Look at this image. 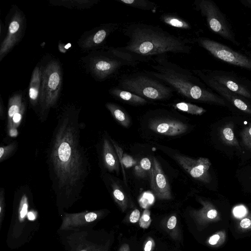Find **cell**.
<instances>
[{
  "label": "cell",
  "mask_w": 251,
  "mask_h": 251,
  "mask_svg": "<svg viewBox=\"0 0 251 251\" xmlns=\"http://www.w3.org/2000/svg\"><path fill=\"white\" fill-rule=\"evenodd\" d=\"M78 112L67 109L58 116L47 149L51 187L57 205L62 207L79 198L90 171L80 143Z\"/></svg>",
  "instance_id": "cell-1"
},
{
  "label": "cell",
  "mask_w": 251,
  "mask_h": 251,
  "mask_svg": "<svg viewBox=\"0 0 251 251\" xmlns=\"http://www.w3.org/2000/svg\"><path fill=\"white\" fill-rule=\"evenodd\" d=\"M129 41L118 49L135 57L140 62L148 61L152 56L167 52L189 54L190 42L176 36L159 26L144 23H134L124 30Z\"/></svg>",
  "instance_id": "cell-2"
},
{
  "label": "cell",
  "mask_w": 251,
  "mask_h": 251,
  "mask_svg": "<svg viewBox=\"0 0 251 251\" xmlns=\"http://www.w3.org/2000/svg\"><path fill=\"white\" fill-rule=\"evenodd\" d=\"M148 74L171 87L181 96L194 100L225 105V100L207 90L189 70L170 61L166 54L156 56Z\"/></svg>",
  "instance_id": "cell-3"
},
{
  "label": "cell",
  "mask_w": 251,
  "mask_h": 251,
  "mask_svg": "<svg viewBox=\"0 0 251 251\" xmlns=\"http://www.w3.org/2000/svg\"><path fill=\"white\" fill-rule=\"evenodd\" d=\"M119 85L121 89L129 91L144 99L162 100L170 99L174 90L148 74L138 72L122 77Z\"/></svg>",
  "instance_id": "cell-4"
},
{
  "label": "cell",
  "mask_w": 251,
  "mask_h": 251,
  "mask_svg": "<svg viewBox=\"0 0 251 251\" xmlns=\"http://www.w3.org/2000/svg\"><path fill=\"white\" fill-rule=\"evenodd\" d=\"M43 89L40 104V120L44 122L48 115L50 108L55 103L61 82L60 75L55 65H50L44 74Z\"/></svg>",
  "instance_id": "cell-5"
},
{
  "label": "cell",
  "mask_w": 251,
  "mask_h": 251,
  "mask_svg": "<svg viewBox=\"0 0 251 251\" xmlns=\"http://www.w3.org/2000/svg\"><path fill=\"white\" fill-rule=\"evenodd\" d=\"M194 4L195 8L205 17L207 25L211 30L227 40L234 43L236 42L224 16L212 1L197 0Z\"/></svg>",
  "instance_id": "cell-6"
},
{
  "label": "cell",
  "mask_w": 251,
  "mask_h": 251,
  "mask_svg": "<svg viewBox=\"0 0 251 251\" xmlns=\"http://www.w3.org/2000/svg\"><path fill=\"white\" fill-rule=\"evenodd\" d=\"M197 42L215 57L234 65L251 69L250 59L228 47L206 38H199Z\"/></svg>",
  "instance_id": "cell-7"
},
{
  "label": "cell",
  "mask_w": 251,
  "mask_h": 251,
  "mask_svg": "<svg viewBox=\"0 0 251 251\" xmlns=\"http://www.w3.org/2000/svg\"><path fill=\"white\" fill-rule=\"evenodd\" d=\"M174 157L192 177L205 183L210 182L209 170L211 164L209 159L200 157L196 159L181 154H175Z\"/></svg>",
  "instance_id": "cell-8"
},
{
  "label": "cell",
  "mask_w": 251,
  "mask_h": 251,
  "mask_svg": "<svg viewBox=\"0 0 251 251\" xmlns=\"http://www.w3.org/2000/svg\"><path fill=\"white\" fill-rule=\"evenodd\" d=\"M192 72L195 75L201 78L208 86L227 99L238 109L246 113L251 115V106L240 99L235 93L219 83L206 73L204 71L193 70Z\"/></svg>",
  "instance_id": "cell-9"
},
{
  "label": "cell",
  "mask_w": 251,
  "mask_h": 251,
  "mask_svg": "<svg viewBox=\"0 0 251 251\" xmlns=\"http://www.w3.org/2000/svg\"><path fill=\"white\" fill-rule=\"evenodd\" d=\"M150 177L151 187L156 197L164 200L172 198L170 186L166 176L160 163L154 157L152 159Z\"/></svg>",
  "instance_id": "cell-10"
},
{
  "label": "cell",
  "mask_w": 251,
  "mask_h": 251,
  "mask_svg": "<svg viewBox=\"0 0 251 251\" xmlns=\"http://www.w3.org/2000/svg\"><path fill=\"white\" fill-rule=\"evenodd\" d=\"M149 126L154 132L168 136L180 135L188 129V126L185 123L168 118L153 119L151 121Z\"/></svg>",
  "instance_id": "cell-11"
},
{
  "label": "cell",
  "mask_w": 251,
  "mask_h": 251,
  "mask_svg": "<svg viewBox=\"0 0 251 251\" xmlns=\"http://www.w3.org/2000/svg\"><path fill=\"white\" fill-rule=\"evenodd\" d=\"M101 213L100 211L65 213L60 229H68L86 225L96 221Z\"/></svg>",
  "instance_id": "cell-12"
},
{
  "label": "cell",
  "mask_w": 251,
  "mask_h": 251,
  "mask_svg": "<svg viewBox=\"0 0 251 251\" xmlns=\"http://www.w3.org/2000/svg\"><path fill=\"white\" fill-rule=\"evenodd\" d=\"M101 156L104 166L108 171L119 172V160L117 153L106 138L103 140Z\"/></svg>",
  "instance_id": "cell-13"
},
{
  "label": "cell",
  "mask_w": 251,
  "mask_h": 251,
  "mask_svg": "<svg viewBox=\"0 0 251 251\" xmlns=\"http://www.w3.org/2000/svg\"><path fill=\"white\" fill-rule=\"evenodd\" d=\"M208 75L219 83L224 85L228 90L236 94L247 98H251V94L248 89L243 85L237 83L232 79H230L225 76L212 75Z\"/></svg>",
  "instance_id": "cell-14"
},
{
  "label": "cell",
  "mask_w": 251,
  "mask_h": 251,
  "mask_svg": "<svg viewBox=\"0 0 251 251\" xmlns=\"http://www.w3.org/2000/svg\"><path fill=\"white\" fill-rule=\"evenodd\" d=\"M111 93L122 101L132 105H140L148 103V101L145 99L121 88L112 89Z\"/></svg>",
  "instance_id": "cell-15"
},
{
  "label": "cell",
  "mask_w": 251,
  "mask_h": 251,
  "mask_svg": "<svg viewBox=\"0 0 251 251\" xmlns=\"http://www.w3.org/2000/svg\"><path fill=\"white\" fill-rule=\"evenodd\" d=\"M160 20L172 27L184 30L191 28L190 24L178 15L172 13H165L161 15Z\"/></svg>",
  "instance_id": "cell-16"
},
{
  "label": "cell",
  "mask_w": 251,
  "mask_h": 251,
  "mask_svg": "<svg viewBox=\"0 0 251 251\" xmlns=\"http://www.w3.org/2000/svg\"><path fill=\"white\" fill-rule=\"evenodd\" d=\"M233 123H228L223 126L219 131L220 137L226 145L239 148L240 145L233 131Z\"/></svg>",
  "instance_id": "cell-17"
},
{
  "label": "cell",
  "mask_w": 251,
  "mask_h": 251,
  "mask_svg": "<svg viewBox=\"0 0 251 251\" xmlns=\"http://www.w3.org/2000/svg\"><path fill=\"white\" fill-rule=\"evenodd\" d=\"M106 106L114 118L120 125L125 127L129 126L130 122L129 117L121 107L113 103H107Z\"/></svg>",
  "instance_id": "cell-18"
},
{
  "label": "cell",
  "mask_w": 251,
  "mask_h": 251,
  "mask_svg": "<svg viewBox=\"0 0 251 251\" xmlns=\"http://www.w3.org/2000/svg\"><path fill=\"white\" fill-rule=\"evenodd\" d=\"M111 141L114 149H115L119 160L122 166L124 180L126 184V175L124 167L126 168L131 167L136 165L137 164V162L132 156L127 154L123 153V151L122 148L119 147L114 140L111 139Z\"/></svg>",
  "instance_id": "cell-19"
},
{
  "label": "cell",
  "mask_w": 251,
  "mask_h": 251,
  "mask_svg": "<svg viewBox=\"0 0 251 251\" xmlns=\"http://www.w3.org/2000/svg\"><path fill=\"white\" fill-rule=\"evenodd\" d=\"M111 193L115 201L118 204L123 211L127 208V201L126 197L118 183L111 180L110 183Z\"/></svg>",
  "instance_id": "cell-20"
},
{
  "label": "cell",
  "mask_w": 251,
  "mask_h": 251,
  "mask_svg": "<svg viewBox=\"0 0 251 251\" xmlns=\"http://www.w3.org/2000/svg\"><path fill=\"white\" fill-rule=\"evenodd\" d=\"M118 1L127 6L144 10H155L157 7L156 3L148 0H119Z\"/></svg>",
  "instance_id": "cell-21"
},
{
  "label": "cell",
  "mask_w": 251,
  "mask_h": 251,
  "mask_svg": "<svg viewBox=\"0 0 251 251\" xmlns=\"http://www.w3.org/2000/svg\"><path fill=\"white\" fill-rule=\"evenodd\" d=\"M173 106L176 109L192 115H200L206 112V110L201 107L184 101L173 104Z\"/></svg>",
  "instance_id": "cell-22"
},
{
  "label": "cell",
  "mask_w": 251,
  "mask_h": 251,
  "mask_svg": "<svg viewBox=\"0 0 251 251\" xmlns=\"http://www.w3.org/2000/svg\"><path fill=\"white\" fill-rule=\"evenodd\" d=\"M152 162L148 157L142 158L135 167V175L140 177H145L150 175Z\"/></svg>",
  "instance_id": "cell-23"
},
{
  "label": "cell",
  "mask_w": 251,
  "mask_h": 251,
  "mask_svg": "<svg viewBox=\"0 0 251 251\" xmlns=\"http://www.w3.org/2000/svg\"><path fill=\"white\" fill-rule=\"evenodd\" d=\"M23 105V104H21V100L19 98H16L10 100L7 113L6 129L10 127L13 116L21 110Z\"/></svg>",
  "instance_id": "cell-24"
},
{
  "label": "cell",
  "mask_w": 251,
  "mask_h": 251,
  "mask_svg": "<svg viewBox=\"0 0 251 251\" xmlns=\"http://www.w3.org/2000/svg\"><path fill=\"white\" fill-rule=\"evenodd\" d=\"M18 144L17 141H14L7 146L0 147V162H2L11 156L16 151Z\"/></svg>",
  "instance_id": "cell-25"
},
{
  "label": "cell",
  "mask_w": 251,
  "mask_h": 251,
  "mask_svg": "<svg viewBox=\"0 0 251 251\" xmlns=\"http://www.w3.org/2000/svg\"><path fill=\"white\" fill-rule=\"evenodd\" d=\"M36 72L33 75L32 81L30 83V87L29 91V96L32 103H36L39 94V79L38 75H37Z\"/></svg>",
  "instance_id": "cell-26"
},
{
  "label": "cell",
  "mask_w": 251,
  "mask_h": 251,
  "mask_svg": "<svg viewBox=\"0 0 251 251\" xmlns=\"http://www.w3.org/2000/svg\"><path fill=\"white\" fill-rule=\"evenodd\" d=\"M241 135L243 144L247 148L251 150V124L243 130Z\"/></svg>",
  "instance_id": "cell-27"
},
{
  "label": "cell",
  "mask_w": 251,
  "mask_h": 251,
  "mask_svg": "<svg viewBox=\"0 0 251 251\" xmlns=\"http://www.w3.org/2000/svg\"><path fill=\"white\" fill-rule=\"evenodd\" d=\"M24 112L25 107L23 105L21 110L13 116L11 121V126L9 128L11 127H14L18 128V127L20 126V124H21L22 119L23 118Z\"/></svg>",
  "instance_id": "cell-28"
},
{
  "label": "cell",
  "mask_w": 251,
  "mask_h": 251,
  "mask_svg": "<svg viewBox=\"0 0 251 251\" xmlns=\"http://www.w3.org/2000/svg\"><path fill=\"white\" fill-rule=\"evenodd\" d=\"M5 207V191L3 188H0V226L1 227L4 217Z\"/></svg>",
  "instance_id": "cell-29"
},
{
  "label": "cell",
  "mask_w": 251,
  "mask_h": 251,
  "mask_svg": "<svg viewBox=\"0 0 251 251\" xmlns=\"http://www.w3.org/2000/svg\"><path fill=\"white\" fill-rule=\"evenodd\" d=\"M107 35V31L104 29H101L98 31L95 34L93 41L97 44L102 43Z\"/></svg>",
  "instance_id": "cell-30"
},
{
  "label": "cell",
  "mask_w": 251,
  "mask_h": 251,
  "mask_svg": "<svg viewBox=\"0 0 251 251\" xmlns=\"http://www.w3.org/2000/svg\"><path fill=\"white\" fill-rule=\"evenodd\" d=\"M151 222L150 211L148 210H145L140 220V225L143 228H147L150 225Z\"/></svg>",
  "instance_id": "cell-31"
},
{
  "label": "cell",
  "mask_w": 251,
  "mask_h": 251,
  "mask_svg": "<svg viewBox=\"0 0 251 251\" xmlns=\"http://www.w3.org/2000/svg\"><path fill=\"white\" fill-rule=\"evenodd\" d=\"M224 236H225V235H224L223 232H218L213 235L209 238L208 243L211 245L218 244L221 243L222 241H223Z\"/></svg>",
  "instance_id": "cell-32"
},
{
  "label": "cell",
  "mask_w": 251,
  "mask_h": 251,
  "mask_svg": "<svg viewBox=\"0 0 251 251\" xmlns=\"http://www.w3.org/2000/svg\"><path fill=\"white\" fill-rule=\"evenodd\" d=\"M78 251H108L107 248L95 245H86L81 248Z\"/></svg>",
  "instance_id": "cell-33"
},
{
  "label": "cell",
  "mask_w": 251,
  "mask_h": 251,
  "mask_svg": "<svg viewBox=\"0 0 251 251\" xmlns=\"http://www.w3.org/2000/svg\"><path fill=\"white\" fill-rule=\"evenodd\" d=\"M240 228L244 231L251 229V213L239 223Z\"/></svg>",
  "instance_id": "cell-34"
},
{
  "label": "cell",
  "mask_w": 251,
  "mask_h": 251,
  "mask_svg": "<svg viewBox=\"0 0 251 251\" xmlns=\"http://www.w3.org/2000/svg\"><path fill=\"white\" fill-rule=\"evenodd\" d=\"M140 211L137 209H134L130 214L129 216V221L132 224L137 223L140 219Z\"/></svg>",
  "instance_id": "cell-35"
},
{
  "label": "cell",
  "mask_w": 251,
  "mask_h": 251,
  "mask_svg": "<svg viewBox=\"0 0 251 251\" xmlns=\"http://www.w3.org/2000/svg\"><path fill=\"white\" fill-rule=\"evenodd\" d=\"M154 246L155 243L153 240L150 238L146 241L145 244L144 251H152Z\"/></svg>",
  "instance_id": "cell-36"
},
{
  "label": "cell",
  "mask_w": 251,
  "mask_h": 251,
  "mask_svg": "<svg viewBox=\"0 0 251 251\" xmlns=\"http://www.w3.org/2000/svg\"><path fill=\"white\" fill-rule=\"evenodd\" d=\"M234 214L236 217H242L246 213V209L243 206L236 207L233 210Z\"/></svg>",
  "instance_id": "cell-37"
},
{
  "label": "cell",
  "mask_w": 251,
  "mask_h": 251,
  "mask_svg": "<svg viewBox=\"0 0 251 251\" xmlns=\"http://www.w3.org/2000/svg\"><path fill=\"white\" fill-rule=\"evenodd\" d=\"M176 225V218L175 216H171L167 222V226L169 229L174 228Z\"/></svg>",
  "instance_id": "cell-38"
},
{
  "label": "cell",
  "mask_w": 251,
  "mask_h": 251,
  "mask_svg": "<svg viewBox=\"0 0 251 251\" xmlns=\"http://www.w3.org/2000/svg\"><path fill=\"white\" fill-rule=\"evenodd\" d=\"M8 135L11 137H15L18 134V131L17 128L11 127L7 129Z\"/></svg>",
  "instance_id": "cell-39"
},
{
  "label": "cell",
  "mask_w": 251,
  "mask_h": 251,
  "mask_svg": "<svg viewBox=\"0 0 251 251\" xmlns=\"http://www.w3.org/2000/svg\"><path fill=\"white\" fill-rule=\"evenodd\" d=\"M119 251H130V250L128 244H124L121 246Z\"/></svg>",
  "instance_id": "cell-40"
},
{
  "label": "cell",
  "mask_w": 251,
  "mask_h": 251,
  "mask_svg": "<svg viewBox=\"0 0 251 251\" xmlns=\"http://www.w3.org/2000/svg\"><path fill=\"white\" fill-rule=\"evenodd\" d=\"M240 1L243 4L251 9V0H241Z\"/></svg>",
  "instance_id": "cell-41"
},
{
  "label": "cell",
  "mask_w": 251,
  "mask_h": 251,
  "mask_svg": "<svg viewBox=\"0 0 251 251\" xmlns=\"http://www.w3.org/2000/svg\"><path fill=\"white\" fill-rule=\"evenodd\" d=\"M27 218L29 220H33L35 218V216L32 212H29L27 214Z\"/></svg>",
  "instance_id": "cell-42"
}]
</instances>
